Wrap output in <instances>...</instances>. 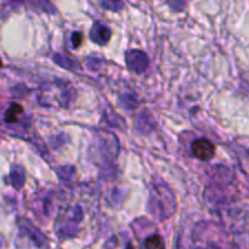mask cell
Segmentation results:
<instances>
[{"label":"cell","mask_w":249,"mask_h":249,"mask_svg":"<svg viewBox=\"0 0 249 249\" xmlns=\"http://www.w3.org/2000/svg\"><path fill=\"white\" fill-rule=\"evenodd\" d=\"M111 38V29L107 26L97 23L91 29V39L100 45H105Z\"/></svg>","instance_id":"3"},{"label":"cell","mask_w":249,"mask_h":249,"mask_svg":"<svg viewBox=\"0 0 249 249\" xmlns=\"http://www.w3.org/2000/svg\"><path fill=\"white\" fill-rule=\"evenodd\" d=\"M11 180L12 185L16 189H21L24 184V170L19 165H15L11 170Z\"/></svg>","instance_id":"5"},{"label":"cell","mask_w":249,"mask_h":249,"mask_svg":"<svg viewBox=\"0 0 249 249\" xmlns=\"http://www.w3.org/2000/svg\"><path fill=\"white\" fill-rule=\"evenodd\" d=\"M23 107L18 104H11V106L5 112V122L7 124L18 123L19 117L23 114Z\"/></svg>","instance_id":"4"},{"label":"cell","mask_w":249,"mask_h":249,"mask_svg":"<svg viewBox=\"0 0 249 249\" xmlns=\"http://www.w3.org/2000/svg\"><path fill=\"white\" fill-rule=\"evenodd\" d=\"M102 6L112 11H119L123 9V1L122 0H102Z\"/></svg>","instance_id":"7"},{"label":"cell","mask_w":249,"mask_h":249,"mask_svg":"<svg viewBox=\"0 0 249 249\" xmlns=\"http://www.w3.org/2000/svg\"><path fill=\"white\" fill-rule=\"evenodd\" d=\"M126 62L131 71L136 73H142L148 66V58L142 51L133 50L126 53Z\"/></svg>","instance_id":"2"},{"label":"cell","mask_w":249,"mask_h":249,"mask_svg":"<svg viewBox=\"0 0 249 249\" xmlns=\"http://www.w3.org/2000/svg\"><path fill=\"white\" fill-rule=\"evenodd\" d=\"M146 249H165L164 242L160 235H153L146 240L145 242Z\"/></svg>","instance_id":"6"},{"label":"cell","mask_w":249,"mask_h":249,"mask_svg":"<svg viewBox=\"0 0 249 249\" xmlns=\"http://www.w3.org/2000/svg\"><path fill=\"white\" fill-rule=\"evenodd\" d=\"M214 152H215L214 145L207 139H198L192 143V153L198 160H211L213 158Z\"/></svg>","instance_id":"1"},{"label":"cell","mask_w":249,"mask_h":249,"mask_svg":"<svg viewBox=\"0 0 249 249\" xmlns=\"http://www.w3.org/2000/svg\"><path fill=\"white\" fill-rule=\"evenodd\" d=\"M1 66H2V63H1V61H0V67H1Z\"/></svg>","instance_id":"9"},{"label":"cell","mask_w":249,"mask_h":249,"mask_svg":"<svg viewBox=\"0 0 249 249\" xmlns=\"http://www.w3.org/2000/svg\"><path fill=\"white\" fill-rule=\"evenodd\" d=\"M248 156H249V151H248Z\"/></svg>","instance_id":"10"},{"label":"cell","mask_w":249,"mask_h":249,"mask_svg":"<svg viewBox=\"0 0 249 249\" xmlns=\"http://www.w3.org/2000/svg\"><path fill=\"white\" fill-rule=\"evenodd\" d=\"M72 41H73V46H74V48H78V46H80V44H82V41H83V34L80 33V32L73 33Z\"/></svg>","instance_id":"8"}]
</instances>
